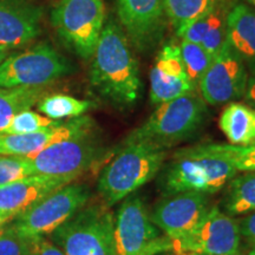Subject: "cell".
<instances>
[{
	"label": "cell",
	"instance_id": "39",
	"mask_svg": "<svg viewBox=\"0 0 255 255\" xmlns=\"http://www.w3.org/2000/svg\"><path fill=\"white\" fill-rule=\"evenodd\" d=\"M30 255H32V254H31V252H30Z\"/></svg>",
	"mask_w": 255,
	"mask_h": 255
},
{
	"label": "cell",
	"instance_id": "2",
	"mask_svg": "<svg viewBox=\"0 0 255 255\" xmlns=\"http://www.w3.org/2000/svg\"><path fill=\"white\" fill-rule=\"evenodd\" d=\"M165 158V148L149 142H130L102 171L98 191L113 206L127 199L143 184L152 180Z\"/></svg>",
	"mask_w": 255,
	"mask_h": 255
},
{
	"label": "cell",
	"instance_id": "34",
	"mask_svg": "<svg viewBox=\"0 0 255 255\" xmlns=\"http://www.w3.org/2000/svg\"><path fill=\"white\" fill-rule=\"evenodd\" d=\"M7 56H8V50H6L4 47L0 46V63H1Z\"/></svg>",
	"mask_w": 255,
	"mask_h": 255
},
{
	"label": "cell",
	"instance_id": "16",
	"mask_svg": "<svg viewBox=\"0 0 255 255\" xmlns=\"http://www.w3.org/2000/svg\"><path fill=\"white\" fill-rule=\"evenodd\" d=\"M92 121L88 116H81L69 122L57 121L53 126L44 128L36 132L1 133L0 132V155L30 156L37 154L53 143L91 129Z\"/></svg>",
	"mask_w": 255,
	"mask_h": 255
},
{
	"label": "cell",
	"instance_id": "3",
	"mask_svg": "<svg viewBox=\"0 0 255 255\" xmlns=\"http://www.w3.org/2000/svg\"><path fill=\"white\" fill-rule=\"evenodd\" d=\"M208 109L203 98L190 92L159 104L151 116L128 136L126 143L149 142L169 146L190 138L206 122Z\"/></svg>",
	"mask_w": 255,
	"mask_h": 255
},
{
	"label": "cell",
	"instance_id": "36",
	"mask_svg": "<svg viewBox=\"0 0 255 255\" xmlns=\"http://www.w3.org/2000/svg\"><path fill=\"white\" fill-rule=\"evenodd\" d=\"M190 255H209V254H190ZM227 255H241L240 252L239 253H235V254H227Z\"/></svg>",
	"mask_w": 255,
	"mask_h": 255
},
{
	"label": "cell",
	"instance_id": "1",
	"mask_svg": "<svg viewBox=\"0 0 255 255\" xmlns=\"http://www.w3.org/2000/svg\"><path fill=\"white\" fill-rule=\"evenodd\" d=\"M92 57L90 83L97 94L121 109L136 104L142 91L138 64L126 32L114 19L104 23Z\"/></svg>",
	"mask_w": 255,
	"mask_h": 255
},
{
	"label": "cell",
	"instance_id": "37",
	"mask_svg": "<svg viewBox=\"0 0 255 255\" xmlns=\"http://www.w3.org/2000/svg\"><path fill=\"white\" fill-rule=\"evenodd\" d=\"M248 255H255V248H253V250H252L250 253H248Z\"/></svg>",
	"mask_w": 255,
	"mask_h": 255
},
{
	"label": "cell",
	"instance_id": "22",
	"mask_svg": "<svg viewBox=\"0 0 255 255\" xmlns=\"http://www.w3.org/2000/svg\"><path fill=\"white\" fill-rule=\"evenodd\" d=\"M44 92V88H0V132L15 115L39 103Z\"/></svg>",
	"mask_w": 255,
	"mask_h": 255
},
{
	"label": "cell",
	"instance_id": "19",
	"mask_svg": "<svg viewBox=\"0 0 255 255\" xmlns=\"http://www.w3.org/2000/svg\"><path fill=\"white\" fill-rule=\"evenodd\" d=\"M226 40L255 75V13L247 5L235 4L229 9Z\"/></svg>",
	"mask_w": 255,
	"mask_h": 255
},
{
	"label": "cell",
	"instance_id": "17",
	"mask_svg": "<svg viewBox=\"0 0 255 255\" xmlns=\"http://www.w3.org/2000/svg\"><path fill=\"white\" fill-rule=\"evenodd\" d=\"M43 12L30 0H0V46L19 49L40 34Z\"/></svg>",
	"mask_w": 255,
	"mask_h": 255
},
{
	"label": "cell",
	"instance_id": "23",
	"mask_svg": "<svg viewBox=\"0 0 255 255\" xmlns=\"http://www.w3.org/2000/svg\"><path fill=\"white\" fill-rule=\"evenodd\" d=\"M225 208L231 215L248 214L255 210V170L233 177L226 196Z\"/></svg>",
	"mask_w": 255,
	"mask_h": 255
},
{
	"label": "cell",
	"instance_id": "40",
	"mask_svg": "<svg viewBox=\"0 0 255 255\" xmlns=\"http://www.w3.org/2000/svg\"><path fill=\"white\" fill-rule=\"evenodd\" d=\"M254 5H255V1H254Z\"/></svg>",
	"mask_w": 255,
	"mask_h": 255
},
{
	"label": "cell",
	"instance_id": "31",
	"mask_svg": "<svg viewBox=\"0 0 255 255\" xmlns=\"http://www.w3.org/2000/svg\"><path fill=\"white\" fill-rule=\"evenodd\" d=\"M28 246L32 255H64L63 252L45 237L30 239Z\"/></svg>",
	"mask_w": 255,
	"mask_h": 255
},
{
	"label": "cell",
	"instance_id": "35",
	"mask_svg": "<svg viewBox=\"0 0 255 255\" xmlns=\"http://www.w3.org/2000/svg\"><path fill=\"white\" fill-rule=\"evenodd\" d=\"M8 222H9V220H8V219H6L5 216L0 215V229H1L2 227H4V226L6 225V223H8Z\"/></svg>",
	"mask_w": 255,
	"mask_h": 255
},
{
	"label": "cell",
	"instance_id": "20",
	"mask_svg": "<svg viewBox=\"0 0 255 255\" xmlns=\"http://www.w3.org/2000/svg\"><path fill=\"white\" fill-rule=\"evenodd\" d=\"M219 127L233 145L255 143V110L250 105L232 102L222 111Z\"/></svg>",
	"mask_w": 255,
	"mask_h": 255
},
{
	"label": "cell",
	"instance_id": "11",
	"mask_svg": "<svg viewBox=\"0 0 255 255\" xmlns=\"http://www.w3.org/2000/svg\"><path fill=\"white\" fill-rule=\"evenodd\" d=\"M241 234L239 222L218 208H210L194 232L173 240L177 254L227 255L239 253Z\"/></svg>",
	"mask_w": 255,
	"mask_h": 255
},
{
	"label": "cell",
	"instance_id": "30",
	"mask_svg": "<svg viewBox=\"0 0 255 255\" xmlns=\"http://www.w3.org/2000/svg\"><path fill=\"white\" fill-rule=\"evenodd\" d=\"M0 255H30L28 240L20 237L9 222L0 229Z\"/></svg>",
	"mask_w": 255,
	"mask_h": 255
},
{
	"label": "cell",
	"instance_id": "6",
	"mask_svg": "<svg viewBox=\"0 0 255 255\" xmlns=\"http://www.w3.org/2000/svg\"><path fill=\"white\" fill-rule=\"evenodd\" d=\"M90 195L87 184L71 182L43 197L9 223L26 240L47 237L85 207Z\"/></svg>",
	"mask_w": 255,
	"mask_h": 255
},
{
	"label": "cell",
	"instance_id": "5",
	"mask_svg": "<svg viewBox=\"0 0 255 255\" xmlns=\"http://www.w3.org/2000/svg\"><path fill=\"white\" fill-rule=\"evenodd\" d=\"M238 170L229 162L215 156L199 154L189 148L175 155L161 178L165 196L186 191L214 194L235 177Z\"/></svg>",
	"mask_w": 255,
	"mask_h": 255
},
{
	"label": "cell",
	"instance_id": "7",
	"mask_svg": "<svg viewBox=\"0 0 255 255\" xmlns=\"http://www.w3.org/2000/svg\"><path fill=\"white\" fill-rule=\"evenodd\" d=\"M104 19L103 0H58L51 13L60 39L83 59L94 55Z\"/></svg>",
	"mask_w": 255,
	"mask_h": 255
},
{
	"label": "cell",
	"instance_id": "33",
	"mask_svg": "<svg viewBox=\"0 0 255 255\" xmlns=\"http://www.w3.org/2000/svg\"><path fill=\"white\" fill-rule=\"evenodd\" d=\"M244 97L247 105H250L251 108H253L255 110V75L251 76V77L248 78L246 91H245Z\"/></svg>",
	"mask_w": 255,
	"mask_h": 255
},
{
	"label": "cell",
	"instance_id": "12",
	"mask_svg": "<svg viewBox=\"0 0 255 255\" xmlns=\"http://www.w3.org/2000/svg\"><path fill=\"white\" fill-rule=\"evenodd\" d=\"M248 78L244 60L226 40L197 87L207 104L218 107L244 97Z\"/></svg>",
	"mask_w": 255,
	"mask_h": 255
},
{
	"label": "cell",
	"instance_id": "38",
	"mask_svg": "<svg viewBox=\"0 0 255 255\" xmlns=\"http://www.w3.org/2000/svg\"><path fill=\"white\" fill-rule=\"evenodd\" d=\"M251 1H252V2H254V1H255V0H251Z\"/></svg>",
	"mask_w": 255,
	"mask_h": 255
},
{
	"label": "cell",
	"instance_id": "29",
	"mask_svg": "<svg viewBox=\"0 0 255 255\" xmlns=\"http://www.w3.org/2000/svg\"><path fill=\"white\" fill-rule=\"evenodd\" d=\"M30 175H33V169L27 157L0 155V187Z\"/></svg>",
	"mask_w": 255,
	"mask_h": 255
},
{
	"label": "cell",
	"instance_id": "24",
	"mask_svg": "<svg viewBox=\"0 0 255 255\" xmlns=\"http://www.w3.org/2000/svg\"><path fill=\"white\" fill-rule=\"evenodd\" d=\"M37 105L38 110L44 114V116L53 121H62L83 116L92 108V102L78 100L69 95L56 94L43 97Z\"/></svg>",
	"mask_w": 255,
	"mask_h": 255
},
{
	"label": "cell",
	"instance_id": "21",
	"mask_svg": "<svg viewBox=\"0 0 255 255\" xmlns=\"http://www.w3.org/2000/svg\"><path fill=\"white\" fill-rule=\"evenodd\" d=\"M221 0H163L165 17L178 37L199 19L208 14Z\"/></svg>",
	"mask_w": 255,
	"mask_h": 255
},
{
	"label": "cell",
	"instance_id": "27",
	"mask_svg": "<svg viewBox=\"0 0 255 255\" xmlns=\"http://www.w3.org/2000/svg\"><path fill=\"white\" fill-rule=\"evenodd\" d=\"M180 49L187 76L197 87L201 78L203 77V75H205L210 64H212L214 57L210 56L201 46V44L191 43V41L183 39L180 44Z\"/></svg>",
	"mask_w": 255,
	"mask_h": 255
},
{
	"label": "cell",
	"instance_id": "18",
	"mask_svg": "<svg viewBox=\"0 0 255 255\" xmlns=\"http://www.w3.org/2000/svg\"><path fill=\"white\" fill-rule=\"evenodd\" d=\"M72 181L33 174L0 187V215L11 221L49 194Z\"/></svg>",
	"mask_w": 255,
	"mask_h": 255
},
{
	"label": "cell",
	"instance_id": "4",
	"mask_svg": "<svg viewBox=\"0 0 255 255\" xmlns=\"http://www.w3.org/2000/svg\"><path fill=\"white\" fill-rule=\"evenodd\" d=\"M114 226L107 207H83L49 237L64 255H115Z\"/></svg>",
	"mask_w": 255,
	"mask_h": 255
},
{
	"label": "cell",
	"instance_id": "15",
	"mask_svg": "<svg viewBox=\"0 0 255 255\" xmlns=\"http://www.w3.org/2000/svg\"><path fill=\"white\" fill-rule=\"evenodd\" d=\"M196 91L184 69L180 45L168 43L162 47L150 71V101L159 105Z\"/></svg>",
	"mask_w": 255,
	"mask_h": 255
},
{
	"label": "cell",
	"instance_id": "10",
	"mask_svg": "<svg viewBox=\"0 0 255 255\" xmlns=\"http://www.w3.org/2000/svg\"><path fill=\"white\" fill-rule=\"evenodd\" d=\"M91 129L53 143L37 154L26 156L33 174L75 181L91 168L101 155L98 143L92 138Z\"/></svg>",
	"mask_w": 255,
	"mask_h": 255
},
{
	"label": "cell",
	"instance_id": "26",
	"mask_svg": "<svg viewBox=\"0 0 255 255\" xmlns=\"http://www.w3.org/2000/svg\"><path fill=\"white\" fill-rule=\"evenodd\" d=\"M232 7V6H231ZM229 7L226 0H221L208 14L205 15V36L201 46L212 57H215L222 49L227 38V14Z\"/></svg>",
	"mask_w": 255,
	"mask_h": 255
},
{
	"label": "cell",
	"instance_id": "25",
	"mask_svg": "<svg viewBox=\"0 0 255 255\" xmlns=\"http://www.w3.org/2000/svg\"><path fill=\"white\" fill-rule=\"evenodd\" d=\"M190 150L215 156L231 163L238 171L255 170V143L250 145H233V144H205L189 148Z\"/></svg>",
	"mask_w": 255,
	"mask_h": 255
},
{
	"label": "cell",
	"instance_id": "8",
	"mask_svg": "<svg viewBox=\"0 0 255 255\" xmlns=\"http://www.w3.org/2000/svg\"><path fill=\"white\" fill-rule=\"evenodd\" d=\"M71 71L65 57L50 44L40 43L0 63V88H44Z\"/></svg>",
	"mask_w": 255,
	"mask_h": 255
},
{
	"label": "cell",
	"instance_id": "9",
	"mask_svg": "<svg viewBox=\"0 0 255 255\" xmlns=\"http://www.w3.org/2000/svg\"><path fill=\"white\" fill-rule=\"evenodd\" d=\"M114 238L115 255H157L173 251V240L162 237L138 196L128 197L117 210Z\"/></svg>",
	"mask_w": 255,
	"mask_h": 255
},
{
	"label": "cell",
	"instance_id": "28",
	"mask_svg": "<svg viewBox=\"0 0 255 255\" xmlns=\"http://www.w3.org/2000/svg\"><path fill=\"white\" fill-rule=\"evenodd\" d=\"M57 121L34 113L31 109L24 110L15 115L1 133H28L36 132L44 128L53 126Z\"/></svg>",
	"mask_w": 255,
	"mask_h": 255
},
{
	"label": "cell",
	"instance_id": "13",
	"mask_svg": "<svg viewBox=\"0 0 255 255\" xmlns=\"http://www.w3.org/2000/svg\"><path fill=\"white\" fill-rule=\"evenodd\" d=\"M209 209L207 194L186 191L162 200L150 219L168 238L177 240L195 231Z\"/></svg>",
	"mask_w": 255,
	"mask_h": 255
},
{
	"label": "cell",
	"instance_id": "32",
	"mask_svg": "<svg viewBox=\"0 0 255 255\" xmlns=\"http://www.w3.org/2000/svg\"><path fill=\"white\" fill-rule=\"evenodd\" d=\"M239 227H240L241 237L247 241V244L255 248V210L248 213V215L241 220Z\"/></svg>",
	"mask_w": 255,
	"mask_h": 255
},
{
	"label": "cell",
	"instance_id": "14",
	"mask_svg": "<svg viewBox=\"0 0 255 255\" xmlns=\"http://www.w3.org/2000/svg\"><path fill=\"white\" fill-rule=\"evenodd\" d=\"M117 14L128 39L139 51L155 46L164 31L163 0H116Z\"/></svg>",
	"mask_w": 255,
	"mask_h": 255
}]
</instances>
